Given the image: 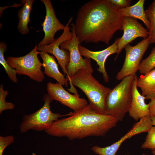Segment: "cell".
<instances>
[{"mask_svg": "<svg viewBox=\"0 0 155 155\" xmlns=\"http://www.w3.org/2000/svg\"><path fill=\"white\" fill-rule=\"evenodd\" d=\"M44 5L46 9L45 19L41 25L44 35L43 39L38 46L46 45L54 42L55 35L58 31L63 30L65 26L61 23L57 18L55 10L50 0H41Z\"/></svg>", "mask_w": 155, "mask_h": 155, "instance_id": "12", "label": "cell"}, {"mask_svg": "<svg viewBox=\"0 0 155 155\" xmlns=\"http://www.w3.org/2000/svg\"><path fill=\"white\" fill-rule=\"evenodd\" d=\"M151 152L153 155H155V148L152 150Z\"/></svg>", "mask_w": 155, "mask_h": 155, "instance_id": "29", "label": "cell"}, {"mask_svg": "<svg viewBox=\"0 0 155 155\" xmlns=\"http://www.w3.org/2000/svg\"><path fill=\"white\" fill-rule=\"evenodd\" d=\"M65 115L67 117L55 121L45 132L52 136L65 137L70 140L102 136L116 126L119 121L114 117L97 112L89 104Z\"/></svg>", "mask_w": 155, "mask_h": 155, "instance_id": "2", "label": "cell"}, {"mask_svg": "<svg viewBox=\"0 0 155 155\" xmlns=\"http://www.w3.org/2000/svg\"><path fill=\"white\" fill-rule=\"evenodd\" d=\"M7 49V45L5 42L1 41L0 43V63L3 67L9 79L13 82L17 83L18 80L16 76L15 70L12 69L8 64L5 59L4 53Z\"/></svg>", "mask_w": 155, "mask_h": 155, "instance_id": "20", "label": "cell"}, {"mask_svg": "<svg viewBox=\"0 0 155 155\" xmlns=\"http://www.w3.org/2000/svg\"><path fill=\"white\" fill-rule=\"evenodd\" d=\"M113 5L119 8H125L130 6L131 0H108Z\"/></svg>", "mask_w": 155, "mask_h": 155, "instance_id": "26", "label": "cell"}, {"mask_svg": "<svg viewBox=\"0 0 155 155\" xmlns=\"http://www.w3.org/2000/svg\"><path fill=\"white\" fill-rule=\"evenodd\" d=\"M14 138L13 135L6 136H0V155H3L4 151L6 147L13 143Z\"/></svg>", "mask_w": 155, "mask_h": 155, "instance_id": "25", "label": "cell"}, {"mask_svg": "<svg viewBox=\"0 0 155 155\" xmlns=\"http://www.w3.org/2000/svg\"><path fill=\"white\" fill-rule=\"evenodd\" d=\"M137 87L140 88L142 95L146 99L151 100L155 98V68L137 78Z\"/></svg>", "mask_w": 155, "mask_h": 155, "instance_id": "17", "label": "cell"}, {"mask_svg": "<svg viewBox=\"0 0 155 155\" xmlns=\"http://www.w3.org/2000/svg\"><path fill=\"white\" fill-rule=\"evenodd\" d=\"M72 36L70 40L65 41L60 45V48L68 51L69 61L66 67L67 71V78L69 81L70 78L79 70L86 69L87 67L86 58L83 59L80 52L79 46L80 42L75 32L74 23L71 24Z\"/></svg>", "mask_w": 155, "mask_h": 155, "instance_id": "8", "label": "cell"}, {"mask_svg": "<svg viewBox=\"0 0 155 155\" xmlns=\"http://www.w3.org/2000/svg\"><path fill=\"white\" fill-rule=\"evenodd\" d=\"M87 67L79 70L70 78L69 83L80 88L87 97L89 105L97 112L105 114L106 100L111 89L101 84L92 75L90 59L85 57Z\"/></svg>", "mask_w": 155, "mask_h": 155, "instance_id": "3", "label": "cell"}, {"mask_svg": "<svg viewBox=\"0 0 155 155\" xmlns=\"http://www.w3.org/2000/svg\"><path fill=\"white\" fill-rule=\"evenodd\" d=\"M123 34L117 44V56L123 49L136 38L141 37L145 39L148 36V31L136 19L124 17L123 23Z\"/></svg>", "mask_w": 155, "mask_h": 155, "instance_id": "13", "label": "cell"}, {"mask_svg": "<svg viewBox=\"0 0 155 155\" xmlns=\"http://www.w3.org/2000/svg\"><path fill=\"white\" fill-rule=\"evenodd\" d=\"M39 54L43 61L42 66L44 68V73L48 77L55 79L59 84L67 87L68 80L59 71L55 57L43 51L40 52Z\"/></svg>", "mask_w": 155, "mask_h": 155, "instance_id": "16", "label": "cell"}, {"mask_svg": "<svg viewBox=\"0 0 155 155\" xmlns=\"http://www.w3.org/2000/svg\"><path fill=\"white\" fill-rule=\"evenodd\" d=\"M9 94L8 90H5L2 84L0 86V114L3 111L7 110H12L15 107V104L11 102L6 101L7 96Z\"/></svg>", "mask_w": 155, "mask_h": 155, "instance_id": "23", "label": "cell"}, {"mask_svg": "<svg viewBox=\"0 0 155 155\" xmlns=\"http://www.w3.org/2000/svg\"><path fill=\"white\" fill-rule=\"evenodd\" d=\"M145 1L144 0H140L133 5L125 8H119V11L123 17H130L141 20L149 31L150 28V23L144 9Z\"/></svg>", "mask_w": 155, "mask_h": 155, "instance_id": "18", "label": "cell"}, {"mask_svg": "<svg viewBox=\"0 0 155 155\" xmlns=\"http://www.w3.org/2000/svg\"><path fill=\"white\" fill-rule=\"evenodd\" d=\"M119 9L108 0H92L82 5L74 24L80 43L108 44L117 31L123 30Z\"/></svg>", "mask_w": 155, "mask_h": 155, "instance_id": "1", "label": "cell"}, {"mask_svg": "<svg viewBox=\"0 0 155 155\" xmlns=\"http://www.w3.org/2000/svg\"><path fill=\"white\" fill-rule=\"evenodd\" d=\"M155 68V47L149 55L141 62L138 71L142 75H144Z\"/></svg>", "mask_w": 155, "mask_h": 155, "instance_id": "22", "label": "cell"}, {"mask_svg": "<svg viewBox=\"0 0 155 155\" xmlns=\"http://www.w3.org/2000/svg\"><path fill=\"white\" fill-rule=\"evenodd\" d=\"M137 77L134 75L132 89V99L128 113L130 116L137 121L145 117H150L149 104H146L144 96L139 92L137 86Z\"/></svg>", "mask_w": 155, "mask_h": 155, "instance_id": "15", "label": "cell"}, {"mask_svg": "<svg viewBox=\"0 0 155 155\" xmlns=\"http://www.w3.org/2000/svg\"><path fill=\"white\" fill-rule=\"evenodd\" d=\"M36 44L33 49L26 55L16 57L9 56L7 58L9 65L15 70L17 74L28 76L31 79L38 82H42L45 78L44 73L41 70L42 63L38 55Z\"/></svg>", "mask_w": 155, "mask_h": 155, "instance_id": "6", "label": "cell"}, {"mask_svg": "<svg viewBox=\"0 0 155 155\" xmlns=\"http://www.w3.org/2000/svg\"><path fill=\"white\" fill-rule=\"evenodd\" d=\"M42 100L44 104L41 108L23 117L20 126L22 133L30 130L37 131H45L59 118L65 116L59 113H54L51 111L50 104L53 100L48 94L44 95Z\"/></svg>", "mask_w": 155, "mask_h": 155, "instance_id": "5", "label": "cell"}, {"mask_svg": "<svg viewBox=\"0 0 155 155\" xmlns=\"http://www.w3.org/2000/svg\"><path fill=\"white\" fill-rule=\"evenodd\" d=\"M142 155H148L147 154H142Z\"/></svg>", "mask_w": 155, "mask_h": 155, "instance_id": "31", "label": "cell"}, {"mask_svg": "<svg viewBox=\"0 0 155 155\" xmlns=\"http://www.w3.org/2000/svg\"><path fill=\"white\" fill-rule=\"evenodd\" d=\"M152 125L150 117L142 118L139 121L134 124L129 131L116 142L104 147L94 146L92 147L91 150L98 155H116L121 145L125 140L137 134L148 132Z\"/></svg>", "mask_w": 155, "mask_h": 155, "instance_id": "10", "label": "cell"}, {"mask_svg": "<svg viewBox=\"0 0 155 155\" xmlns=\"http://www.w3.org/2000/svg\"><path fill=\"white\" fill-rule=\"evenodd\" d=\"M149 104L150 117L155 116V98L151 100Z\"/></svg>", "mask_w": 155, "mask_h": 155, "instance_id": "27", "label": "cell"}, {"mask_svg": "<svg viewBox=\"0 0 155 155\" xmlns=\"http://www.w3.org/2000/svg\"><path fill=\"white\" fill-rule=\"evenodd\" d=\"M145 12L150 23L148 36L149 43L150 44L155 43V0L149 6Z\"/></svg>", "mask_w": 155, "mask_h": 155, "instance_id": "21", "label": "cell"}, {"mask_svg": "<svg viewBox=\"0 0 155 155\" xmlns=\"http://www.w3.org/2000/svg\"><path fill=\"white\" fill-rule=\"evenodd\" d=\"M73 18H69L62 34L56 39L53 43L46 45L37 46L38 51H44L52 54L57 59L58 62L65 74H67L66 67L69 61V53L68 51L60 48L61 44L64 42L71 39L72 33L70 31L69 25Z\"/></svg>", "mask_w": 155, "mask_h": 155, "instance_id": "9", "label": "cell"}, {"mask_svg": "<svg viewBox=\"0 0 155 155\" xmlns=\"http://www.w3.org/2000/svg\"><path fill=\"white\" fill-rule=\"evenodd\" d=\"M120 38L116 39L112 44L106 49L100 51H91L80 44L79 46L80 52L82 56L96 61L99 66L97 70L102 74L104 81L106 83L109 81V77L105 69V61L109 56L117 53V44Z\"/></svg>", "mask_w": 155, "mask_h": 155, "instance_id": "14", "label": "cell"}, {"mask_svg": "<svg viewBox=\"0 0 155 155\" xmlns=\"http://www.w3.org/2000/svg\"><path fill=\"white\" fill-rule=\"evenodd\" d=\"M149 44L148 37L134 46L128 44L125 46L124 48L125 51V60L122 68L117 75V80H122L126 77L136 75Z\"/></svg>", "mask_w": 155, "mask_h": 155, "instance_id": "7", "label": "cell"}, {"mask_svg": "<svg viewBox=\"0 0 155 155\" xmlns=\"http://www.w3.org/2000/svg\"><path fill=\"white\" fill-rule=\"evenodd\" d=\"M134 76L126 77L108 94L106 100L105 114L122 121L130 109L131 89Z\"/></svg>", "mask_w": 155, "mask_h": 155, "instance_id": "4", "label": "cell"}, {"mask_svg": "<svg viewBox=\"0 0 155 155\" xmlns=\"http://www.w3.org/2000/svg\"><path fill=\"white\" fill-rule=\"evenodd\" d=\"M34 1V0L21 1L22 6L18 12L19 21L17 29L18 32L23 35L27 34L29 32L28 24L31 22L30 16Z\"/></svg>", "mask_w": 155, "mask_h": 155, "instance_id": "19", "label": "cell"}, {"mask_svg": "<svg viewBox=\"0 0 155 155\" xmlns=\"http://www.w3.org/2000/svg\"><path fill=\"white\" fill-rule=\"evenodd\" d=\"M153 125L155 126V116L150 117Z\"/></svg>", "mask_w": 155, "mask_h": 155, "instance_id": "28", "label": "cell"}, {"mask_svg": "<svg viewBox=\"0 0 155 155\" xmlns=\"http://www.w3.org/2000/svg\"><path fill=\"white\" fill-rule=\"evenodd\" d=\"M32 155H37L34 153H32Z\"/></svg>", "mask_w": 155, "mask_h": 155, "instance_id": "30", "label": "cell"}, {"mask_svg": "<svg viewBox=\"0 0 155 155\" xmlns=\"http://www.w3.org/2000/svg\"><path fill=\"white\" fill-rule=\"evenodd\" d=\"M47 90L48 94L53 100L59 102L73 110V111L80 110L88 104L85 99L80 98L75 94H70L64 89L62 85L58 82H48Z\"/></svg>", "mask_w": 155, "mask_h": 155, "instance_id": "11", "label": "cell"}, {"mask_svg": "<svg viewBox=\"0 0 155 155\" xmlns=\"http://www.w3.org/2000/svg\"><path fill=\"white\" fill-rule=\"evenodd\" d=\"M141 148L144 149H151L155 148V126H152L150 129Z\"/></svg>", "mask_w": 155, "mask_h": 155, "instance_id": "24", "label": "cell"}]
</instances>
